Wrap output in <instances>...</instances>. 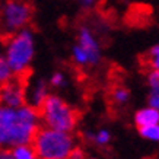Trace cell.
<instances>
[{
	"instance_id": "obj_11",
	"label": "cell",
	"mask_w": 159,
	"mask_h": 159,
	"mask_svg": "<svg viewBox=\"0 0 159 159\" xmlns=\"http://www.w3.org/2000/svg\"><path fill=\"white\" fill-rule=\"evenodd\" d=\"M139 133L143 139L149 142H159V123L139 127Z\"/></svg>"
},
{
	"instance_id": "obj_21",
	"label": "cell",
	"mask_w": 159,
	"mask_h": 159,
	"mask_svg": "<svg viewBox=\"0 0 159 159\" xmlns=\"http://www.w3.org/2000/svg\"><path fill=\"white\" fill-rule=\"evenodd\" d=\"M0 159H12L10 149H7V148H0Z\"/></svg>"
},
{
	"instance_id": "obj_1",
	"label": "cell",
	"mask_w": 159,
	"mask_h": 159,
	"mask_svg": "<svg viewBox=\"0 0 159 159\" xmlns=\"http://www.w3.org/2000/svg\"><path fill=\"white\" fill-rule=\"evenodd\" d=\"M39 130V114L35 108L22 105L9 108L0 105V148L32 143Z\"/></svg>"
},
{
	"instance_id": "obj_9",
	"label": "cell",
	"mask_w": 159,
	"mask_h": 159,
	"mask_svg": "<svg viewBox=\"0 0 159 159\" xmlns=\"http://www.w3.org/2000/svg\"><path fill=\"white\" fill-rule=\"evenodd\" d=\"M134 123L137 127H143V125L149 124H156L159 123V112L150 105L145 107L136 112L134 116Z\"/></svg>"
},
{
	"instance_id": "obj_8",
	"label": "cell",
	"mask_w": 159,
	"mask_h": 159,
	"mask_svg": "<svg viewBox=\"0 0 159 159\" xmlns=\"http://www.w3.org/2000/svg\"><path fill=\"white\" fill-rule=\"evenodd\" d=\"M48 85L47 82H44V80H37L35 83H32V86L29 88V91L26 92V99L29 101V107H32V108H39V107L43 105V102L47 99L48 97Z\"/></svg>"
},
{
	"instance_id": "obj_23",
	"label": "cell",
	"mask_w": 159,
	"mask_h": 159,
	"mask_svg": "<svg viewBox=\"0 0 159 159\" xmlns=\"http://www.w3.org/2000/svg\"><path fill=\"white\" fill-rule=\"evenodd\" d=\"M0 2H2V0H0Z\"/></svg>"
},
{
	"instance_id": "obj_10",
	"label": "cell",
	"mask_w": 159,
	"mask_h": 159,
	"mask_svg": "<svg viewBox=\"0 0 159 159\" xmlns=\"http://www.w3.org/2000/svg\"><path fill=\"white\" fill-rule=\"evenodd\" d=\"M12 159H38L32 143H25V145H16L10 149Z\"/></svg>"
},
{
	"instance_id": "obj_17",
	"label": "cell",
	"mask_w": 159,
	"mask_h": 159,
	"mask_svg": "<svg viewBox=\"0 0 159 159\" xmlns=\"http://www.w3.org/2000/svg\"><path fill=\"white\" fill-rule=\"evenodd\" d=\"M148 85L152 92H159V72L150 70L148 73Z\"/></svg>"
},
{
	"instance_id": "obj_18",
	"label": "cell",
	"mask_w": 159,
	"mask_h": 159,
	"mask_svg": "<svg viewBox=\"0 0 159 159\" xmlns=\"http://www.w3.org/2000/svg\"><path fill=\"white\" fill-rule=\"evenodd\" d=\"M98 2L99 0H77L79 7L83 10H93L98 6Z\"/></svg>"
},
{
	"instance_id": "obj_13",
	"label": "cell",
	"mask_w": 159,
	"mask_h": 159,
	"mask_svg": "<svg viewBox=\"0 0 159 159\" xmlns=\"http://www.w3.org/2000/svg\"><path fill=\"white\" fill-rule=\"evenodd\" d=\"M145 63L148 64V67L150 70L159 72V44L153 45L148 51V54H146V57H145Z\"/></svg>"
},
{
	"instance_id": "obj_4",
	"label": "cell",
	"mask_w": 159,
	"mask_h": 159,
	"mask_svg": "<svg viewBox=\"0 0 159 159\" xmlns=\"http://www.w3.org/2000/svg\"><path fill=\"white\" fill-rule=\"evenodd\" d=\"M38 114L39 121H43L45 127L54 130L72 133L77 123L76 111L57 95H48L39 107Z\"/></svg>"
},
{
	"instance_id": "obj_2",
	"label": "cell",
	"mask_w": 159,
	"mask_h": 159,
	"mask_svg": "<svg viewBox=\"0 0 159 159\" xmlns=\"http://www.w3.org/2000/svg\"><path fill=\"white\" fill-rule=\"evenodd\" d=\"M3 56L13 75H25L35 56V37L32 31L25 28L9 35Z\"/></svg>"
},
{
	"instance_id": "obj_22",
	"label": "cell",
	"mask_w": 159,
	"mask_h": 159,
	"mask_svg": "<svg viewBox=\"0 0 159 159\" xmlns=\"http://www.w3.org/2000/svg\"><path fill=\"white\" fill-rule=\"evenodd\" d=\"M89 159H95V158H89Z\"/></svg>"
},
{
	"instance_id": "obj_7",
	"label": "cell",
	"mask_w": 159,
	"mask_h": 159,
	"mask_svg": "<svg viewBox=\"0 0 159 159\" xmlns=\"http://www.w3.org/2000/svg\"><path fill=\"white\" fill-rule=\"evenodd\" d=\"M26 102V88L19 79H10L0 86V105L19 108Z\"/></svg>"
},
{
	"instance_id": "obj_16",
	"label": "cell",
	"mask_w": 159,
	"mask_h": 159,
	"mask_svg": "<svg viewBox=\"0 0 159 159\" xmlns=\"http://www.w3.org/2000/svg\"><path fill=\"white\" fill-rule=\"evenodd\" d=\"M50 85L53 88H57V89L64 88L67 85V76L63 72H54L50 77Z\"/></svg>"
},
{
	"instance_id": "obj_5",
	"label": "cell",
	"mask_w": 159,
	"mask_h": 159,
	"mask_svg": "<svg viewBox=\"0 0 159 159\" xmlns=\"http://www.w3.org/2000/svg\"><path fill=\"white\" fill-rule=\"evenodd\" d=\"M102 58V50L99 39L93 29L82 25L77 31L76 44L72 48V60L79 67L97 66Z\"/></svg>"
},
{
	"instance_id": "obj_12",
	"label": "cell",
	"mask_w": 159,
	"mask_h": 159,
	"mask_svg": "<svg viewBox=\"0 0 159 159\" xmlns=\"http://www.w3.org/2000/svg\"><path fill=\"white\" fill-rule=\"evenodd\" d=\"M111 98L112 102L117 105H124L125 102L130 99V91L125 86H116L111 92Z\"/></svg>"
},
{
	"instance_id": "obj_20",
	"label": "cell",
	"mask_w": 159,
	"mask_h": 159,
	"mask_svg": "<svg viewBox=\"0 0 159 159\" xmlns=\"http://www.w3.org/2000/svg\"><path fill=\"white\" fill-rule=\"evenodd\" d=\"M67 159H86V156H85V153H83L82 149H79V148H73V150L70 152V155H69Z\"/></svg>"
},
{
	"instance_id": "obj_19",
	"label": "cell",
	"mask_w": 159,
	"mask_h": 159,
	"mask_svg": "<svg viewBox=\"0 0 159 159\" xmlns=\"http://www.w3.org/2000/svg\"><path fill=\"white\" fill-rule=\"evenodd\" d=\"M148 101H149V105L159 112V92H152L150 91L149 99H148Z\"/></svg>"
},
{
	"instance_id": "obj_15",
	"label": "cell",
	"mask_w": 159,
	"mask_h": 159,
	"mask_svg": "<svg viewBox=\"0 0 159 159\" xmlns=\"http://www.w3.org/2000/svg\"><path fill=\"white\" fill-rule=\"evenodd\" d=\"M12 77H13V73H12L9 64L6 61L5 56L0 54V86H2L3 83H6L7 80H10Z\"/></svg>"
},
{
	"instance_id": "obj_3",
	"label": "cell",
	"mask_w": 159,
	"mask_h": 159,
	"mask_svg": "<svg viewBox=\"0 0 159 159\" xmlns=\"http://www.w3.org/2000/svg\"><path fill=\"white\" fill-rule=\"evenodd\" d=\"M32 146L38 159H67L75 148V140L67 131L44 127L37 131Z\"/></svg>"
},
{
	"instance_id": "obj_6",
	"label": "cell",
	"mask_w": 159,
	"mask_h": 159,
	"mask_svg": "<svg viewBox=\"0 0 159 159\" xmlns=\"http://www.w3.org/2000/svg\"><path fill=\"white\" fill-rule=\"evenodd\" d=\"M32 13V6L26 0H6L0 5V31L12 35L28 28Z\"/></svg>"
},
{
	"instance_id": "obj_14",
	"label": "cell",
	"mask_w": 159,
	"mask_h": 159,
	"mask_svg": "<svg viewBox=\"0 0 159 159\" xmlns=\"http://www.w3.org/2000/svg\"><path fill=\"white\" fill-rule=\"evenodd\" d=\"M91 136V140L98 146H107L108 143L111 142V133L110 130H107V129H101V130H98L97 133H92Z\"/></svg>"
}]
</instances>
